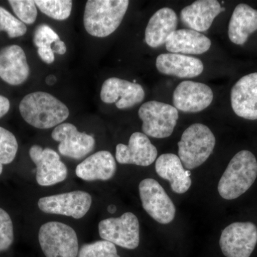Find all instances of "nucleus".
I'll return each instance as SVG.
<instances>
[{
  "instance_id": "nucleus-1",
  "label": "nucleus",
  "mask_w": 257,
  "mask_h": 257,
  "mask_svg": "<svg viewBox=\"0 0 257 257\" xmlns=\"http://www.w3.org/2000/svg\"><path fill=\"white\" fill-rule=\"evenodd\" d=\"M20 111L24 120L37 128L56 127L68 118V107L58 99L43 92L30 93L20 104Z\"/></svg>"
},
{
  "instance_id": "nucleus-2",
  "label": "nucleus",
  "mask_w": 257,
  "mask_h": 257,
  "mask_svg": "<svg viewBox=\"0 0 257 257\" xmlns=\"http://www.w3.org/2000/svg\"><path fill=\"white\" fill-rule=\"evenodd\" d=\"M128 5V0H89L83 20L86 31L99 38L109 36L121 25Z\"/></svg>"
},
{
  "instance_id": "nucleus-3",
  "label": "nucleus",
  "mask_w": 257,
  "mask_h": 257,
  "mask_svg": "<svg viewBox=\"0 0 257 257\" xmlns=\"http://www.w3.org/2000/svg\"><path fill=\"white\" fill-rule=\"evenodd\" d=\"M257 177L256 157L248 150L234 155L221 176L218 192L223 199L233 200L247 192Z\"/></svg>"
},
{
  "instance_id": "nucleus-4",
  "label": "nucleus",
  "mask_w": 257,
  "mask_h": 257,
  "mask_svg": "<svg viewBox=\"0 0 257 257\" xmlns=\"http://www.w3.org/2000/svg\"><path fill=\"white\" fill-rule=\"evenodd\" d=\"M215 145V137L206 125L196 123L189 126L178 143V157L185 170H193L204 164Z\"/></svg>"
},
{
  "instance_id": "nucleus-5",
  "label": "nucleus",
  "mask_w": 257,
  "mask_h": 257,
  "mask_svg": "<svg viewBox=\"0 0 257 257\" xmlns=\"http://www.w3.org/2000/svg\"><path fill=\"white\" fill-rule=\"evenodd\" d=\"M38 239L46 257L78 256V237L69 225L59 221L45 223L39 230Z\"/></svg>"
},
{
  "instance_id": "nucleus-6",
  "label": "nucleus",
  "mask_w": 257,
  "mask_h": 257,
  "mask_svg": "<svg viewBox=\"0 0 257 257\" xmlns=\"http://www.w3.org/2000/svg\"><path fill=\"white\" fill-rule=\"evenodd\" d=\"M138 114L143 121V133L157 139L171 136L179 118L178 110L175 106L155 100L144 103Z\"/></svg>"
},
{
  "instance_id": "nucleus-7",
  "label": "nucleus",
  "mask_w": 257,
  "mask_h": 257,
  "mask_svg": "<svg viewBox=\"0 0 257 257\" xmlns=\"http://www.w3.org/2000/svg\"><path fill=\"white\" fill-rule=\"evenodd\" d=\"M98 229L101 239L121 247L135 249L140 244V223L133 213L104 219L99 222Z\"/></svg>"
},
{
  "instance_id": "nucleus-8",
  "label": "nucleus",
  "mask_w": 257,
  "mask_h": 257,
  "mask_svg": "<svg viewBox=\"0 0 257 257\" xmlns=\"http://www.w3.org/2000/svg\"><path fill=\"white\" fill-rule=\"evenodd\" d=\"M139 191L144 209L152 219L162 224H167L174 220L175 204L157 181L144 179L139 185Z\"/></svg>"
},
{
  "instance_id": "nucleus-9",
  "label": "nucleus",
  "mask_w": 257,
  "mask_h": 257,
  "mask_svg": "<svg viewBox=\"0 0 257 257\" xmlns=\"http://www.w3.org/2000/svg\"><path fill=\"white\" fill-rule=\"evenodd\" d=\"M257 243V227L252 222H234L221 234L219 246L226 257H250Z\"/></svg>"
},
{
  "instance_id": "nucleus-10",
  "label": "nucleus",
  "mask_w": 257,
  "mask_h": 257,
  "mask_svg": "<svg viewBox=\"0 0 257 257\" xmlns=\"http://www.w3.org/2000/svg\"><path fill=\"white\" fill-rule=\"evenodd\" d=\"M92 202V197L89 193L74 191L40 198L38 207L46 214L71 216L79 219L87 214Z\"/></svg>"
},
{
  "instance_id": "nucleus-11",
  "label": "nucleus",
  "mask_w": 257,
  "mask_h": 257,
  "mask_svg": "<svg viewBox=\"0 0 257 257\" xmlns=\"http://www.w3.org/2000/svg\"><path fill=\"white\" fill-rule=\"evenodd\" d=\"M29 154L32 162L36 165V179L39 185L50 187L67 179V166L61 161L60 155L55 150L33 145Z\"/></svg>"
},
{
  "instance_id": "nucleus-12",
  "label": "nucleus",
  "mask_w": 257,
  "mask_h": 257,
  "mask_svg": "<svg viewBox=\"0 0 257 257\" xmlns=\"http://www.w3.org/2000/svg\"><path fill=\"white\" fill-rule=\"evenodd\" d=\"M52 138L59 142V152L64 157L74 160H80L95 147L96 142L92 135L80 133L71 123H62L54 128Z\"/></svg>"
},
{
  "instance_id": "nucleus-13",
  "label": "nucleus",
  "mask_w": 257,
  "mask_h": 257,
  "mask_svg": "<svg viewBox=\"0 0 257 257\" xmlns=\"http://www.w3.org/2000/svg\"><path fill=\"white\" fill-rule=\"evenodd\" d=\"M145 96L140 84L116 77L106 79L101 86L100 97L106 104L115 103L119 109H126L140 104Z\"/></svg>"
},
{
  "instance_id": "nucleus-14",
  "label": "nucleus",
  "mask_w": 257,
  "mask_h": 257,
  "mask_svg": "<svg viewBox=\"0 0 257 257\" xmlns=\"http://www.w3.org/2000/svg\"><path fill=\"white\" fill-rule=\"evenodd\" d=\"M214 98L212 90L204 83L184 81L176 87L173 104L177 110L197 113L210 105Z\"/></svg>"
},
{
  "instance_id": "nucleus-15",
  "label": "nucleus",
  "mask_w": 257,
  "mask_h": 257,
  "mask_svg": "<svg viewBox=\"0 0 257 257\" xmlns=\"http://www.w3.org/2000/svg\"><path fill=\"white\" fill-rule=\"evenodd\" d=\"M158 152L146 135L135 133L128 145L119 144L116 147V160L121 165L148 167L156 160Z\"/></svg>"
},
{
  "instance_id": "nucleus-16",
  "label": "nucleus",
  "mask_w": 257,
  "mask_h": 257,
  "mask_svg": "<svg viewBox=\"0 0 257 257\" xmlns=\"http://www.w3.org/2000/svg\"><path fill=\"white\" fill-rule=\"evenodd\" d=\"M233 111L239 117L257 119V72L243 76L231 91Z\"/></svg>"
},
{
  "instance_id": "nucleus-17",
  "label": "nucleus",
  "mask_w": 257,
  "mask_h": 257,
  "mask_svg": "<svg viewBox=\"0 0 257 257\" xmlns=\"http://www.w3.org/2000/svg\"><path fill=\"white\" fill-rule=\"evenodd\" d=\"M30 67L25 51L18 45L0 50V78L10 85H20L30 76Z\"/></svg>"
},
{
  "instance_id": "nucleus-18",
  "label": "nucleus",
  "mask_w": 257,
  "mask_h": 257,
  "mask_svg": "<svg viewBox=\"0 0 257 257\" xmlns=\"http://www.w3.org/2000/svg\"><path fill=\"white\" fill-rule=\"evenodd\" d=\"M224 11L216 0H198L181 11L182 23L190 30L206 32L210 28L214 19Z\"/></svg>"
},
{
  "instance_id": "nucleus-19",
  "label": "nucleus",
  "mask_w": 257,
  "mask_h": 257,
  "mask_svg": "<svg viewBox=\"0 0 257 257\" xmlns=\"http://www.w3.org/2000/svg\"><path fill=\"white\" fill-rule=\"evenodd\" d=\"M155 170L161 178L170 182L171 189L177 194H184L192 185L190 170H185L179 157L174 154H163L158 157Z\"/></svg>"
},
{
  "instance_id": "nucleus-20",
  "label": "nucleus",
  "mask_w": 257,
  "mask_h": 257,
  "mask_svg": "<svg viewBox=\"0 0 257 257\" xmlns=\"http://www.w3.org/2000/svg\"><path fill=\"white\" fill-rule=\"evenodd\" d=\"M156 67L160 73L178 78H194L204 71V64L199 59L175 53L159 55Z\"/></svg>"
},
{
  "instance_id": "nucleus-21",
  "label": "nucleus",
  "mask_w": 257,
  "mask_h": 257,
  "mask_svg": "<svg viewBox=\"0 0 257 257\" xmlns=\"http://www.w3.org/2000/svg\"><path fill=\"white\" fill-rule=\"evenodd\" d=\"M178 18L173 10L164 8L159 10L149 20L145 30V41L150 47L157 48L167 42L177 30Z\"/></svg>"
},
{
  "instance_id": "nucleus-22",
  "label": "nucleus",
  "mask_w": 257,
  "mask_h": 257,
  "mask_svg": "<svg viewBox=\"0 0 257 257\" xmlns=\"http://www.w3.org/2000/svg\"><path fill=\"white\" fill-rule=\"evenodd\" d=\"M114 157L108 151H99L85 159L76 168V175L85 181L109 180L116 173Z\"/></svg>"
},
{
  "instance_id": "nucleus-23",
  "label": "nucleus",
  "mask_w": 257,
  "mask_h": 257,
  "mask_svg": "<svg viewBox=\"0 0 257 257\" xmlns=\"http://www.w3.org/2000/svg\"><path fill=\"white\" fill-rule=\"evenodd\" d=\"M211 40L200 32L190 29L176 30L166 42L170 53L202 55L210 49Z\"/></svg>"
},
{
  "instance_id": "nucleus-24",
  "label": "nucleus",
  "mask_w": 257,
  "mask_h": 257,
  "mask_svg": "<svg viewBox=\"0 0 257 257\" xmlns=\"http://www.w3.org/2000/svg\"><path fill=\"white\" fill-rule=\"evenodd\" d=\"M256 30L257 10L243 3L238 5L228 27L229 40L235 45H244L250 35Z\"/></svg>"
},
{
  "instance_id": "nucleus-25",
  "label": "nucleus",
  "mask_w": 257,
  "mask_h": 257,
  "mask_svg": "<svg viewBox=\"0 0 257 257\" xmlns=\"http://www.w3.org/2000/svg\"><path fill=\"white\" fill-rule=\"evenodd\" d=\"M35 3L43 14L60 21L69 18L73 5L71 0H36Z\"/></svg>"
},
{
  "instance_id": "nucleus-26",
  "label": "nucleus",
  "mask_w": 257,
  "mask_h": 257,
  "mask_svg": "<svg viewBox=\"0 0 257 257\" xmlns=\"http://www.w3.org/2000/svg\"><path fill=\"white\" fill-rule=\"evenodd\" d=\"M18 150V143L14 135L9 130L0 126V175L3 165L14 161Z\"/></svg>"
},
{
  "instance_id": "nucleus-27",
  "label": "nucleus",
  "mask_w": 257,
  "mask_h": 257,
  "mask_svg": "<svg viewBox=\"0 0 257 257\" xmlns=\"http://www.w3.org/2000/svg\"><path fill=\"white\" fill-rule=\"evenodd\" d=\"M78 257H119L114 243L106 241H94L83 245L79 249Z\"/></svg>"
},
{
  "instance_id": "nucleus-28",
  "label": "nucleus",
  "mask_w": 257,
  "mask_h": 257,
  "mask_svg": "<svg viewBox=\"0 0 257 257\" xmlns=\"http://www.w3.org/2000/svg\"><path fill=\"white\" fill-rule=\"evenodd\" d=\"M26 25L0 7V32H7L10 38H16L26 34Z\"/></svg>"
},
{
  "instance_id": "nucleus-29",
  "label": "nucleus",
  "mask_w": 257,
  "mask_h": 257,
  "mask_svg": "<svg viewBox=\"0 0 257 257\" xmlns=\"http://www.w3.org/2000/svg\"><path fill=\"white\" fill-rule=\"evenodd\" d=\"M8 3L13 12L22 23L32 25L36 21L37 8L35 1L32 0H10Z\"/></svg>"
},
{
  "instance_id": "nucleus-30",
  "label": "nucleus",
  "mask_w": 257,
  "mask_h": 257,
  "mask_svg": "<svg viewBox=\"0 0 257 257\" xmlns=\"http://www.w3.org/2000/svg\"><path fill=\"white\" fill-rule=\"evenodd\" d=\"M14 241V227L9 214L0 208V252L6 251Z\"/></svg>"
},
{
  "instance_id": "nucleus-31",
  "label": "nucleus",
  "mask_w": 257,
  "mask_h": 257,
  "mask_svg": "<svg viewBox=\"0 0 257 257\" xmlns=\"http://www.w3.org/2000/svg\"><path fill=\"white\" fill-rule=\"evenodd\" d=\"M60 40L59 35L47 25H39L34 33L33 42L37 48L51 47L52 44Z\"/></svg>"
},
{
  "instance_id": "nucleus-32",
  "label": "nucleus",
  "mask_w": 257,
  "mask_h": 257,
  "mask_svg": "<svg viewBox=\"0 0 257 257\" xmlns=\"http://www.w3.org/2000/svg\"><path fill=\"white\" fill-rule=\"evenodd\" d=\"M39 57L44 62L50 64L55 62V53L52 50V47H41L37 49Z\"/></svg>"
},
{
  "instance_id": "nucleus-33",
  "label": "nucleus",
  "mask_w": 257,
  "mask_h": 257,
  "mask_svg": "<svg viewBox=\"0 0 257 257\" xmlns=\"http://www.w3.org/2000/svg\"><path fill=\"white\" fill-rule=\"evenodd\" d=\"M51 47H52L54 53L57 54V55H63L67 52V47H66L65 43L61 40H57L55 43L52 44Z\"/></svg>"
},
{
  "instance_id": "nucleus-34",
  "label": "nucleus",
  "mask_w": 257,
  "mask_h": 257,
  "mask_svg": "<svg viewBox=\"0 0 257 257\" xmlns=\"http://www.w3.org/2000/svg\"><path fill=\"white\" fill-rule=\"evenodd\" d=\"M10 102L8 98L0 95V118L4 116L10 110Z\"/></svg>"
},
{
  "instance_id": "nucleus-35",
  "label": "nucleus",
  "mask_w": 257,
  "mask_h": 257,
  "mask_svg": "<svg viewBox=\"0 0 257 257\" xmlns=\"http://www.w3.org/2000/svg\"><path fill=\"white\" fill-rule=\"evenodd\" d=\"M56 82V77L54 75H50L47 77L46 82L49 85H52L55 84Z\"/></svg>"
},
{
  "instance_id": "nucleus-36",
  "label": "nucleus",
  "mask_w": 257,
  "mask_h": 257,
  "mask_svg": "<svg viewBox=\"0 0 257 257\" xmlns=\"http://www.w3.org/2000/svg\"><path fill=\"white\" fill-rule=\"evenodd\" d=\"M108 211H109V213H111V214H114V213L116 211V207H115L114 204H111V205H109V207H108Z\"/></svg>"
}]
</instances>
